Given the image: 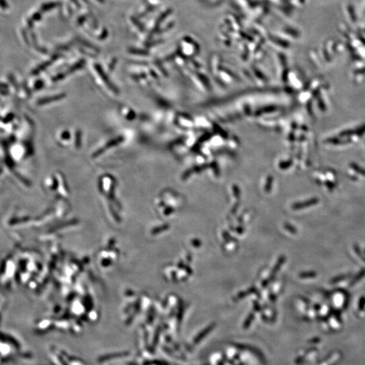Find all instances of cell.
I'll return each mask as SVG.
<instances>
[{"mask_svg": "<svg viewBox=\"0 0 365 365\" xmlns=\"http://www.w3.org/2000/svg\"><path fill=\"white\" fill-rule=\"evenodd\" d=\"M269 297H270V300H271L272 302H275V300H277V297H276V296L274 293H270Z\"/></svg>", "mask_w": 365, "mask_h": 365, "instance_id": "e0dca14e", "label": "cell"}, {"mask_svg": "<svg viewBox=\"0 0 365 365\" xmlns=\"http://www.w3.org/2000/svg\"><path fill=\"white\" fill-rule=\"evenodd\" d=\"M326 185L331 190H333V189L335 187V185L333 183H332L331 182H329V181L326 182Z\"/></svg>", "mask_w": 365, "mask_h": 365, "instance_id": "2e32d148", "label": "cell"}, {"mask_svg": "<svg viewBox=\"0 0 365 365\" xmlns=\"http://www.w3.org/2000/svg\"><path fill=\"white\" fill-rule=\"evenodd\" d=\"M223 237L225 239H228V240H231L233 237L229 234L227 232H224L223 233Z\"/></svg>", "mask_w": 365, "mask_h": 365, "instance_id": "9a60e30c", "label": "cell"}, {"mask_svg": "<svg viewBox=\"0 0 365 365\" xmlns=\"http://www.w3.org/2000/svg\"><path fill=\"white\" fill-rule=\"evenodd\" d=\"M353 134H354V131H352V130H346V131H343L342 132L340 133V136L342 137H347V136H351Z\"/></svg>", "mask_w": 365, "mask_h": 365, "instance_id": "7c38bea8", "label": "cell"}, {"mask_svg": "<svg viewBox=\"0 0 365 365\" xmlns=\"http://www.w3.org/2000/svg\"><path fill=\"white\" fill-rule=\"evenodd\" d=\"M365 308V297L363 296L360 298L358 302V309L359 310L362 311Z\"/></svg>", "mask_w": 365, "mask_h": 365, "instance_id": "30bf717a", "label": "cell"}, {"mask_svg": "<svg viewBox=\"0 0 365 365\" xmlns=\"http://www.w3.org/2000/svg\"><path fill=\"white\" fill-rule=\"evenodd\" d=\"M364 276H365V269H363L362 270H360V271L357 274H356V277L353 279H352L350 285H355L356 283H358L360 280H361Z\"/></svg>", "mask_w": 365, "mask_h": 365, "instance_id": "5b68a950", "label": "cell"}, {"mask_svg": "<svg viewBox=\"0 0 365 365\" xmlns=\"http://www.w3.org/2000/svg\"><path fill=\"white\" fill-rule=\"evenodd\" d=\"M256 291H257L256 288H254V287H252V288H250L247 291H245V292H241L238 295H237V297H236L235 300H241V299H243L245 296H249V295H250V294L255 293L256 292Z\"/></svg>", "mask_w": 365, "mask_h": 365, "instance_id": "3957f363", "label": "cell"}, {"mask_svg": "<svg viewBox=\"0 0 365 365\" xmlns=\"http://www.w3.org/2000/svg\"><path fill=\"white\" fill-rule=\"evenodd\" d=\"M236 231H237V233H239V234H241L244 232V229L242 227H239L236 229Z\"/></svg>", "mask_w": 365, "mask_h": 365, "instance_id": "d6986e66", "label": "cell"}, {"mask_svg": "<svg viewBox=\"0 0 365 365\" xmlns=\"http://www.w3.org/2000/svg\"><path fill=\"white\" fill-rule=\"evenodd\" d=\"M254 309H255L256 311L260 310V306L259 305V304H258V302H254Z\"/></svg>", "mask_w": 365, "mask_h": 365, "instance_id": "ac0fdd59", "label": "cell"}, {"mask_svg": "<svg viewBox=\"0 0 365 365\" xmlns=\"http://www.w3.org/2000/svg\"><path fill=\"white\" fill-rule=\"evenodd\" d=\"M0 7L3 8V9H6V8L8 7L7 3L5 0H0Z\"/></svg>", "mask_w": 365, "mask_h": 365, "instance_id": "5bb4252c", "label": "cell"}, {"mask_svg": "<svg viewBox=\"0 0 365 365\" xmlns=\"http://www.w3.org/2000/svg\"><path fill=\"white\" fill-rule=\"evenodd\" d=\"M285 260H286V258L284 256H282L279 258L278 261L277 262V263H276L275 266H274V268H273V269L272 270L271 274H270V279H269L270 281H271L273 279H274V277H275L276 274L277 273V272L279 271V270H280V269L281 268L282 265L284 264V263H285Z\"/></svg>", "mask_w": 365, "mask_h": 365, "instance_id": "7a4b0ae2", "label": "cell"}, {"mask_svg": "<svg viewBox=\"0 0 365 365\" xmlns=\"http://www.w3.org/2000/svg\"><path fill=\"white\" fill-rule=\"evenodd\" d=\"M318 202H319V200L318 198H313V199H310L309 200L306 201V202L295 204L293 205L292 208H293V210H299V209H302V208H305L314 206V205L318 204Z\"/></svg>", "mask_w": 365, "mask_h": 365, "instance_id": "6da1fadb", "label": "cell"}, {"mask_svg": "<svg viewBox=\"0 0 365 365\" xmlns=\"http://www.w3.org/2000/svg\"><path fill=\"white\" fill-rule=\"evenodd\" d=\"M191 244L195 248H200L202 245V242L198 239H194L191 240Z\"/></svg>", "mask_w": 365, "mask_h": 365, "instance_id": "4fadbf2b", "label": "cell"}, {"mask_svg": "<svg viewBox=\"0 0 365 365\" xmlns=\"http://www.w3.org/2000/svg\"><path fill=\"white\" fill-rule=\"evenodd\" d=\"M284 227L286 230H288L290 233H293V234H296L297 233V229L295 228L293 226H292V224H288V223H285L284 225Z\"/></svg>", "mask_w": 365, "mask_h": 365, "instance_id": "ba28073f", "label": "cell"}, {"mask_svg": "<svg viewBox=\"0 0 365 365\" xmlns=\"http://www.w3.org/2000/svg\"><path fill=\"white\" fill-rule=\"evenodd\" d=\"M350 166L352 169L356 172V173H358V174H360L361 175L365 176V169H364L363 168H362L361 166H360L356 163H354V162L351 163Z\"/></svg>", "mask_w": 365, "mask_h": 365, "instance_id": "8992f818", "label": "cell"}, {"mask_svg": "<svg viewBox=\"0 0 365 365\" xmlns=\"http://www.w3.org/2000/svg\"><path fill=\"white\" fill-rule=\"evenodd\" d=\"M327 142L329 143H332V144H335V145L341 144V143H345V142L342 141L341 139L336 138V137H331V138L328 139L327 140Z\"/></svg>", "mask_w": 365, "mask_h": 365, "instance_id": "52a82bcc", "label": "cell"}, {"mask_svg": "<svg viewBox=\"0 0 365 365\" xmlns=\"http://www.w3.org/2000/svg\"><path fill=\"white\" fill-rule=\"evenodd\" d=\"M354 133L358 135V136L360 135H363V134L365 133V125L361 126L359 128H358L356 131H354Z\"/></svg>", "mask_w": 365, "mask_h": 365, "instance_id": "8fae6325", "label": "cell"}, {"mask_svg": "<svg viewBox=\"0 0 365 365\" xmlns=\"http://www.w3.org/2000/svg\"><path fill=\"white\" fill-rule=\"evenodd\" d=\"M317 273L314 271H306L302 272L299 274V277L302 279H310L317 277Z\"/></svg>", "mask_w": 365, "mask_h": 365, "instance_id": "277c9868", "label": "cell"}, {"mask_svg": "<svg viewBox=\"0 0 365 365\" xmlns=\"http://www.w3.org/2000/svg\"><path fill=\"white\" fill-rule=\"evenodd\" d=\"M346 278H347V276L344 275V274H342V275H340L338 277H335L331 280V284H337V283H338V282H340V281H342V280L346 279Z\"/></svg>", "mask_w": 365, "mask_h": 365, "instance_id": "9c48e42d", "label": "cell"}]
</instances>
